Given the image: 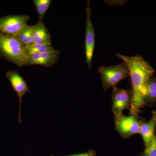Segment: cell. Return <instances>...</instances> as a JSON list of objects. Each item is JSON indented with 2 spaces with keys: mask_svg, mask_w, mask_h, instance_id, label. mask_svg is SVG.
I'll use <instances>...</instances> for the list:
<instances>
[{
  "mask_svg": "<svg viewBox=\"0 0 156 156\" xmlns=\"http://www.w3.org/2000/svg\"><path fill=\"white\" fill-rule=\"evenodd\" d=\"M116 56L127 65L129 69L132 87L130 114L137 116L140 109L144 106L146 87L148 81L154 76V69L139 54L130 56L117 53Z\"/></svg>",
  "mask_w": 156,
  "mask_h": 156,
  "instance_id": "cell-1",
  "label": "cell"
},
{
  "mask_svg": "<svg viewBox=\"0 0 156 156\" xmlns=\"http://www.w3.org/2000/svg\"><path fill=\"white\" fill-rule=\"evenodd\" d=\"M0 56L19 67L26 65L28 55L25 47L14 36L0 33Z\"/></svg>",
  "mask_w": 156,
  "mask_h": 156,
  "instance_id": "cell-2",
  "label": "cell"
},
{
  "mask_svg": "<svg viewBox=\"0 0 156 156\" xmlns=\"http://www.w3.org/2000/svg\"><path fill=\"white\" fill-rule=\"evenodd\" d=\"M98 70L100 75L104 91L110 88L113 89L119 82L129 76V69L124 62L113 66H100Z\"/></svg>",
  "mask_w": 156,
  "mask_h": 156,
  "instance_id": "cell-3",
  "label": "cell"
},
{
  "mask_svg": "<svg viewBox=\"0 0 156 156\" xmlns=\"http://www.w3.org/2000/svg\"><path fill=\"white\" fill-rule=\"evenodd\" d=\"M115 126L117 131L124 138H128L139 134L141 122L137 116L131 115L125 116L123 114L115 116Z\"/></svg>",
  "mask_w": 156,
  "mask_h": 156,
  "instance_id": "cell-4",
  "label": "cell"
},
{
  "mask_svg": "<svg viewBox=\"0 0 156 156\" xmlns=\"http://www.w3.org/2000/svg\"><path fill=\"white\" fill-rule=\"evenodd\" d=\"M30 20L27 15H9L0 18V33L15 36L27 26Z\"/></svg>",
  "mask_w": 156,
  "mask_h": 156,
  "instance_id": "cell-5",
  "label": "cell"
},
{
  "mask_svg": "<svg viewBox=\"0 0 156 156\" xmlns=\"http://www.w3.org/2000/svg\"><path fill=\"white\" fill-rule=\"evenodd\" d=\"M89 5V1H88L87 7L85 9L87 16L86 18L85 53L86 63L88 68L91 69L92 68V58L95 47V28L91 20L92 9Z\"/></svg>",
  "mask_w": 156,
  "mask_h": 156,
  "instance_id": "cell-6",
  "label": "cell"
},
{
  "mask_svg": "<svg viewBox=\"0 0 156 156\" xmlns=\"http://www.w3.org/2000/svg\"><path fill=\"white\" fill-rule=\"evenodd\" d=\"M112 110L114 116L122 114L126 109L130 108L132 101V90L119 89L115 87L113 89Z\"/></svg>",
  "mask_w": 156,
  "mask_h": 156,
  "instance_id": "cell-7",
  "label": "cell"
},
{
  "mask_svg": "<svg viewBox=\"0 0 156 156\" xmlns=\"http://www.w3.org/2000/svg\"><path fill=\"white\" fill-rule=\"evenodd\" d=\"M6 77L10 82L12 88L17 93L19 98V106L17 122L20 124H22V119L21 115V103L23 97L27 92L30 93L29 88L23 78L20 75L17 71L10 70L7 72Z\"/></svg>",
  "mask_w": 156,
  "mask_h": 156,
  "instance_id": "cell-8",
  "label": "cell"
},
{
  "mask_svg": "<svg viewBox=\"0 0 156 156\" xmlns=\"http://www.w3.org/2000/svg\"><path fill=\"white\" fill-rule=\"evenodd\" d=\"M59 52L35 53L29 56L26 65H37L50 67L56 64L59 57Z\"/></svg>",
  "mask_w": 156,
  "mask_h": 156,
  "instance_id": "cell-9",
  "label": "cell"
},
{
  "mask_svg": "<svg viewBox=\"0 0 156 156\" xmlns=\"http://www.w3.org/2000/svg\"><path fill=\"white\" fill-rule=\"evenodd\" d=\"M156 112H153L151 119L147 122H141L139 134L142 136L145 147L150 144L154 136L155 135L154 131L156 128Z\"/></svg>",
  "mask_w": 156,
  "mask_h": 156,
  "instance_id": "cell-10",
  "label": "cell"
},
{
  "mask_svg": "<svg viewBox=\"0 0 156 156\" xmlns=\"http://www.w3.org/2000/svg\"><path fill=\"white\" fill-rule=\"evenodd\" d=\"M33 38L35 44H51V35L43 23L33 26Z\"/></svg>",
  "mask_w": 156,
  "mask_h": 156,
  "instance_id": "cell-11",
  "label": "cell"
},
{
  "mask_svg": "<svg viewBox=\"0 0 156 156\" xmlns=\"http://www.w3.org/2000/svg\"><path fill=\"white\" fill-rule=\"evenodd\" d=\"M144 105H153L156 102V79L153 76L148 81L144 98Z\"/></svg>",
  "mask_w": 156,
  "mask_h": 156,
  "instance_id": "cell-12",
  "label": "cell"
},
{
  "mask_svg": "<svg viewBox=\"0 0 156 156\" xmlns=\"http://www.w3.org/2000/svg\"><path fill=\"white\" fill-rule=\"evenodd\" d=\"M33 26L27 25L20 32L14 36L18 39L24 47H26L34 44L33 38Z\"/></svg>",
  "mask_w": 156,
  "mask_h": 156,
  "instance_id": "cell-13",
  "label": "cell"
},
{
  "mask_svg": "<svg viewBox=\"0 0 156 156\" xmlns=\"http://www.w3.org/2000/svg\"><path fill=\"white\" fill-rule=\"evenodd\" d=\"M25 50L28 56L35 53H44L52 52H59L55 50L52 45L34 44L25 47Z\"/></svg>",
  "mask_w": 156,
  "mask_h": 156,
  "instance_id": "cell-14",
  "label": "cell"
},
{
  "mask_svg": "<svg viewBox=\"0 0 156 156\" xmlns=\"http://www.w3.org/2000/svg\"><path fill=\"white\" fill-rule=\"evenodd\" d=\"M39 16L38 23H42L45 14L48 11L52 1L51 0H34L33 1Z\"/></svg>",
  "mask_w": 156,
  "mask_h": 156,
  "instance_id": "cell-15",
  "label": "cell"
},
{
  "mask_svg": "<svg viewBox=\"0 0 156 156\" xmlns=\"http://www.w3.org/2000/svg\"><path fill=\"white\" fill-rule=\"evenodd\" d=\"M143 156H156V135L154 136L150 144L146 147Z\"/></svg>",
  "mask_w": 156,
  "mask_h": 156,
  "instance_id": "cell-16",
  "label": "cell"
},
{
  "mask_svg": "<svg viewBox=\"0 0 156 156\" xmlns=\"http://www.w3.org/2000/svg\"><path fill=\"white\" fill-rule=\"evenodd\" d=\"M95 155V151L92 150H90L86 152L83 153L75 154H71L69 155L66 156H94ZM50 156H55L53 155H50Z\"/></svg>",
  "mask_w": 156,
  "mask_h": 156,
  "instance_id": "cell-17",
  "label": "cell"
},
{
  "mask_svg": "<svg viewBox=\"0 0 156 156\" xmlns=\"http://www.w3.org/2000/svg\"></svg>",
  "mask_w": 156,
  "mask_h": 156,
  "instance_id": "cell-18",
  "label": "cell"
}]
</instances>
